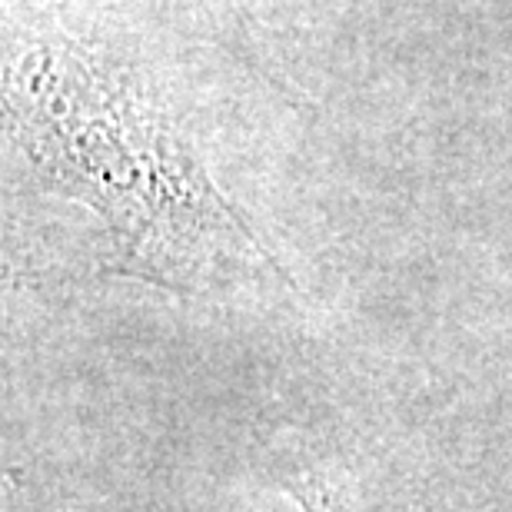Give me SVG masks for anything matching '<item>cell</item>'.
<instances>
[{"label":"cell","instance_id":"6da1fadb","mask_svg":"<svg viewBox=\"0 0 512 512\" xmlns=\"http://www.w3.org/2000/svg\"><path fill=\"white\" fill-rule=\"evenodd\" d=\"M286 493L293 496V503L300 506V512H413V509H360L343 493H336V489L320 483V479L286 483Z\"/></svg>","mask_w":512,"mask_h":512}]
</instances>
